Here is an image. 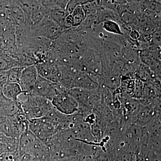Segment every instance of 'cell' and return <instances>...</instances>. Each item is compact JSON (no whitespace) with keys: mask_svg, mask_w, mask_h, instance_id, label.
Returning <instances> with one entry per match:
<instances>
[{"mask_svg":"<svg viewBox=\"0 0 161 161\" xmlns=\"http://www.w3.org/2000/svg\"><path fill=\"white\" fill-rule=\"evenodd\" d=\"M23 99L18 98L22 112L28 120L45 117L54 107L51 101L31 94H23Z\"/></svg>","mask_w":161,"mask_h":161,"instance_id":"obj_1","label":"cell"},{"mask_svg":"<svg viewBox=\"0 0 161 161\" xmlns=\"http://www.w3.org/2000/svg\"><path fill=\"white\" fill-rule=\"evenodd\" d=\"M28 129L48 147L51 145L52 138L57 133L56 126L45 117L29 120Z\"/></svg>","mask_w":161,"mask_h":161,"instance_id":"obj_2","label":"cell"},{"mask_svg":"<svg viewBox=\"0 0 161 161\" xmlns=\"http://www.w3.org/2000/svg\"><path fill=\"white\" fill-rule=\"evenodd\" d=\"M30 30L34 36L51 41L57 40L64 31L47 14L40 23L31 27Z\"/></svg>","mask_w":161,"mask_h":161,"instance_id":"obj_3","label":"cell"},{"mask_svg":"<svg viewBox=\"0 0 161 161\" xmlns=\"http://www.w3.org/2000/svg\"><path fill=\"white\" fill-rule=\"evenodd\" d=\"M68 90L60 83L52 82L38 75L34 88L31 94L51 101L56 95Z\"/></svg>","mask_w":161,"mask_h":161,"instance_id":"obj_4","label":"cell"},{"mask_svg":"<svg viewBox=\"0 0 161 161\" xmlns=\"http://www.w3.org/2000/svg\"><path fill=\"white\" fill-rule=\"evenodd\" d=\"M69 90L55 96L51 100L54 108L66 115H71L78 111V104L68 93Z\"/></svg>","mask_w":161,"mask_h":161,"instance_id":"obj_5","label":"cell"},{"mask_svg":"<svg viewBox=\"0 0 161 161\" xmlns=\"http://www.w3.org/2000/svg\"><path fill=\"white\" fill-rule=\"evenodd\" d=\"M38 75L52 82L60 83L61 70L58 64L52 60L36 64Z\"/></svg>","mask_w":161,"mask_h":161,"instance_id":"obj_6","label":"cell"},{"mask_svg":"<svg viewBox=\"0 0 161 161\" xmlns=\"http://www.w3.org/2000/svg\"><path fill=\"white\" fill-rule=\"evenodd\" d=\"M38 77V72L36 65L24 67L19 82L24 94H31L34 88Z\"/></svg>","mask_w":161,"mask_h":161,"instance_id":"obj_7","label":"cell"},{"mask_svg":"<svg viewBox=\"0 0 161 161\" xmlns=\"http://www.w3.org/2000/svg\"><path fill=\"white\" fill-rule=\"evenodd\" d=\"M80 88L92 91L98 89L99 85L98 82L87 73L78 71L73 80L71 88Z\"/></svg>","mask_w":161,"mask_h":161,"instance_id":"obj_8","label":"cell"},{"mask_svg":"<svg viewBox=\"0 0 161 161\" xmlns=\"http://www.w3.org/2000/svg\"><path fill=\"white\" fill-rule=\"evenodd\" d=\"M22 110L19 102L0 97V116L13 117L19 114Z\"/></svg>","mask_w":161,"mask_h":161,"instance_id":"obj_9","label":"cell"},{"mask_svg":"<svg viewBox=\"0 0 161 161\" xmlns=\"http://www.w3.org/2000/svg\"><path fill=\"white\" fill-rule=\"evenodd\" d=\"M95 90L90 91L80 88H73L69 90L68 93L78 104V109L85 108L89 102Z\"/></svg>","mask_w":161,"mask_h":161,"instance_id":"obj_10","label":"cell"},{"mask_svg":"<svg viewBox=\"0 0 161 161\" xmlns=\"http://www.w3.org/2000/svg\"><path fill=\"white\" fill-rule=\"evenodd\" d=\"M134 75L135 78L143 82H149L158 78L149 66L141 62L136 66Z\"/></svg>","mask_w":161,"mask_h":161,"instance_id":"obj_11","label":"cell"},{"mask_svg":"<svg viewBox=\"0 0 161 161\" xmlns=\"http://www.w3.org/2000/svg\"><path fill=\"white\" fill-rule=\"evenodd\" d=\"M23 93L19 83L6 82L3 85V95L8 99L17 101L19 97Z\"/></svg>","mask_w":161,"mask_h":161,"instance_id":"obj_12","label":"cell"},{"mask_svg":"<svg viewBox=\"0 0 161 161\" xmlns=\"http://www.w3.org/2000/svg\"><path fill=\"white\" fill-rule=\"evenodd\" d=\"M40 3V1H20L18 4L26 17V22L29 19L33 12Z\"/></svg>","mask_w":161,"mask_h":161,"instance_id":"obj_13","label":"cell"},{"mask_svg":"<svg viewBox=\"0 0 161 161\" xmlns=\"http://www.w3.org/2000/svg\"><path fill=\"white\" fill-rule=\"evenodd\" d=\"M102 29L111 34L123 36V32L120 25L115 21L108 20L103 22L100 24Z\"/></svg>","mask_w":161,"mask_h":161,"instance_id":"obj_14","label":"cell"},{"mask_svg":"<svg viewBox=\"0 0 161 161\" xmlns=\"http://www.w3.org/2000/svg\"><path fill=\"white\" fill-rule=\"evenodd\" d=\"M73 20V28H78L81 25L86 18L85 14L81 5L78 6L71 14Z\"/></svg>","mask_w":161,"mask_h":161,"instance_id":"obj_15","label":"cell"},{"mask_svg":"<svg viewBox=\"0 0 161 161\" xmlns=\"http://www.w3.org/2000/svg\"><path fill=\"white\" fill-rule=\"evenodd\" d=\"M24 67H16L8 70L7 82L19 84L20 76Z\"/></svg>","mask_w":161,"mask_h":161,"instance_id":"obj_16","label":"cell"},{"mask_svg":"<svg viewBox=\"0 0 161 161\" xmlns=\"http://www.w3.org/2000/svg\"><path fill=\"white\" fill-rule=\"evenodd\" d=\"M19 151L14 152L3 153L0 155V161H20Z\"/></svg>","mask_w":161,"mask_h":161,"instance_id":"obj_17","label":"cell"},{"mask_svg":"<svg viewBox=\"0 0 161 161\" xmlns=\"http://www.w3.org/2000/svg\"><path fill=\"white\" fill-rule=\"evenodd\" d=\"M150 43L151 45L161 47V27L156 28L150 35Z\"/></svg>","mask_w":161,"mask_h":161,"instance_id":"obj_18","label":"cell"},{"mask_svg":"<svg viewBox=\"0 0 161 161\" xmlns=\"http://www.w3.org/2000/svg\"><path fill=\"white\" fill-rule=\"evenodd\" d=\"M86 1H69L67 5L66 11L68 14H71L75 8L79 5H82Z\"/></svg>","mask_w":161,"mask_h":161,"instance_id":"obj_19","label":"cell"},{"mask_svg":"<svg viewBox=\"0 0 161 161\" xmlns=\"http://www.w3.org/2000/svg\"><path fill=\"white\" fill-rule=\"evenodd\" d=\"M20 161H40V159L29 154H24L21 156Z\"/></svg>","mask_w":161,"mask_h":161,"instance_id":"obj_20","label":"cell"},{"mask_svg":"<svg viewBox=\"0 0 161 161\" xmlns=\"http://www.w3.org/2000/svg\"><path fill=\"white\" fill-rule=\"evenodd\" d=\"M8 71H0V83L4 84L7 82Z\"/></svg>","mask_w":161,"mask_h":161,"instance_id":"obj_21","label":"cell"},{"mask_svg":"<svg viewBox=\"0 0 161 161\" xmlns=\"http://www.w3.org/2000/svg\"><path fill=\"white\" fill-rule=\"evenodd\" d=\"M3 84L0 83V97H2L3 96Z\"/></svg>","mask_w":161,"mask_h":161,"instance_id":"obj_22","label":"cell"},{"mask_svg":"<svg viewBox=\"0 0 161 161\" xmlns=\"http://www.w3.org/2000/svg\"><path fill=\"white\" fill-rule=\"evenodd\" d=\"M3 153V146H2V144L0 143V155Z\"/></svg>","mask_w":161,"mask_h":161,"instance_id":"obj_23","label":"cell"}]
</instances>
